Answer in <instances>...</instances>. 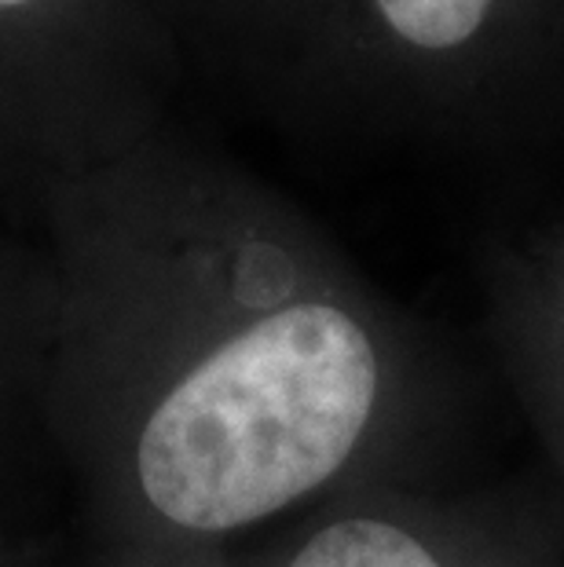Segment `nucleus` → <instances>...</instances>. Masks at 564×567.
Here are the masks:
<instances>
[{
  "label": "nucleus",
  "instance_id": "obj_1",
  "mask_svg": "<svg viewBox=\"0 0 564 567\" xmlns=\"http://www.w3.org/2000/svg\"><path fill=\"white\" fill-rule=\"evenodd\" d=\"M41 429L95 553H235L407 480L422 348L290 213L165 122L48 198Z\"/></svg>",
  "mask_w": 564,
  "mask_h": 567
},
{
  "label": "nucleus",
  "instance_id": "obj_2",
  "mask_svg": "<svg viewBox=\"0 0 564 567\" xmlns=\"http://www.w3.org/2000/svg\"><path fill=\"white\" fill-rule=\"evenodd\" d=\"M170 74L154 0H0V209L33 231L59 187L170 122Z\"/></svg>",
  "mask_w": 564,
  "mask_h": 567
},
{
  "label": "nucleus",
  "instance_id": "obj_3",
  "mask_svg": "<svg viewBox=\"0 0 564 567\" xmlns=\"http://www.w3.org/2000/svg\"><path fill=\"white\" fill-rule=\"evenodd\" d=\"M246 567H557L543 535L411 480L341 494L279 530Z\"/></svg>",
  "mask_w": 564,
  "mask_h": 567
},
{
  "label": "nucleus",
  "instance_id": "obj_4",
  "mask_svg": "<svg viewBox=\"0 0 564 567\" xmlns=\"http://www.w3.org/2000/svg\"><path fill=\"white\" fill-rule=\"evenodd\" d=\"M52 319V271L38 243L0 235V446L41 425V373Z\"/></svg>",
  "mask_w": 564,
  "mask_h": 567
},
{
  "label": "nucleus",
  "instance_id": "obj_5",
  "mask_svg": "<svg viewBox=\"0 0 564 567\" xmlns=\"http://www.w3.org/2000/svg\"><path fill=\"white\" fill-rule=\"evenodd\" d=\"M370 8L392 38L422 52H443L473 38L491 0H370Z\"/></svg>",
  "mask_w": 564,
  "mask_h": 567
},
{
  "label": "nucleus",
  "instance_id": "obj_6",
  "mask_svg": "<svg viewBox=\"0 0 564 567\" xmlns=\"http://www.w3.org/2000/svg\"><path fill=\"white\" fill-rule=\"evenodd\" d=\"M524 359L527 373H532L539 421H543L564 476V330H527Z\"/></svg>",
  "mask_w": 564,
  "mask_h": 567
},
{
  "label": "nucleus",
  "instance_id": "obj_7",
  "mask_svg": "<svg viewBox=\"0 0 564 567\" xmlns=\"http://www.w3.org/2000/svg\"><path fill=\"white\" fill-rule=\"evenodd\" d=\"M89 567H246L238 553L195 549V553H95Z\"/></svg>",
  "mask_w": 564,
  "mask_h": 567
},
{
  "label": "nucleus",
  "instance_id": "obj_8",
  "mask_svg": "<svg viewBox=\"0 0 564 567\" xmlns=\"http://www.w3.org/2000/svg\"><path fill=\"white\" fill-rule=\"evenodd\" d=\"M0 567H30V560L22 557V553L11 546L4 535H0Z\"/></svg>",
  "mask_w": 564,
  "mask_h": 567
}]
</instances>
